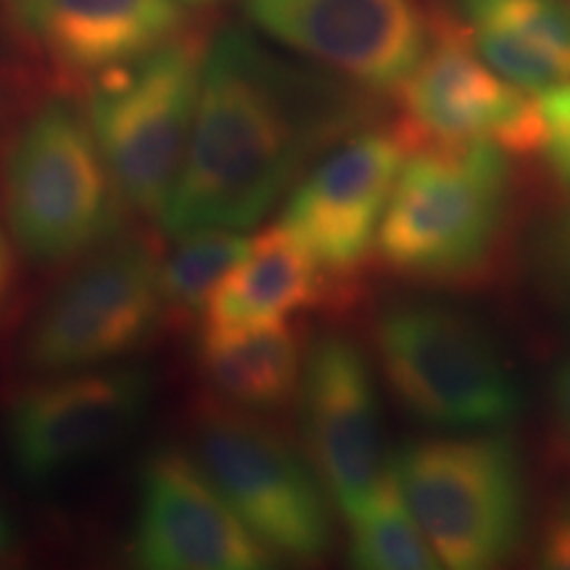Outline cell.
I'll return each mask as SVG.
<instances>
[{"mask_svg":"<svg viewBox=\"0 0 570 570\" xmlns=\"http://www.w3.org/2000/svg\"><path fill=\"white\" fill-rule=\"evenodd\" d=\"M370 117L360 88L294 67L227 27L206 48L194 130L159 214L164 230L244 233Z\"/></svg>","mask_w":570,"mask_h":570,"instance_id":"cell-1","label":"cell"},{"mask_svg":"<svg viewBox=\"0 0 570 570\" xmlns=\"http://www.w3.org/2000/svg\"><path fill=\"white\" fill-rule=\"evenodd\" d=\"M512 164L491 142L417 146L399 169L375 252L391 275L468 288L494 273L512 219Z\"/></svg>","mask_w":570,"mask_h":570,"instance_id":"cell-2","label":"cell"},{"mask_svg":"<svg viewBox=\"0 0 570 570\" xmlns=\"http://www.w3.org/2000/svg\"><path fill=\"white\" fill-rule=\"evenodd\" d=\"M119 194L88 117L48 101L13 135L0 169V202L13 244L53 267L117 240Z\"/></svg>","mask_w":570,"mask_h":570,"instance_id":"cell-3","label":"cell"},{"mask_svg":"<svg viewBox=\"0 0 570 570\" xmlns=\"http://www.w3.org/2000/svg\"><path fill=\"white\" fill-rule=\"evenodd\" d=\"M375 356L402 407L449 431H499L523 410V389L494 333L436 298H399L373 327Z\"/></svg>","mask_w":570,"mask_h":570,"instance_id":"cell-4","label":"cell"},{"mask_svg":"<svg viewBox=\"0 0 570 570\" xmlns=\"http://www.w3.org/2000/svg\"><path fill=\"white\" fill-rule=\"evenodd\" d=\"M391 473L441 566L497 568L523 541L525 470L510 439L462 431L410 441Z\"/></svg>","mask_w":570,"mask_h":570,"instance_id":"cell-5","label":"cell"},{"mask_svg":"<svg viewBox=\"0 0 570 570\" xmlns=\"http://www.w3.org/2000/svg\"><path fill=\"white\" fill-rule=\"evenodd\" d=\"M206 48L180 32L92 80L88 122L114 183L135 212L159 217L194 130Z\"/></svg>","mask_w":570,"mask_h":570,"instance_id":"cell-6","label":"cell"},{"mask_svg":"<svg viewBox=\"0 0 570 570\" xmlns=\"http://www.w3.org/2000/svg\"><path fill=\"white\" fill-rule=\"evenodd\" d=\"M194 458L273 558L312 562L333 541V497L309 454L256 412L209 402L194 423Z\"/></svg>","mask_w":570,"mask_h":570,"instance_id":"cell-7","label":"cell"},{"mask_svg":"<svg viewBox=\"0 0 570 570\" xmlns=\"http://www.w3.org/2000/svg\"><path fill=\"white\" fill-rule=\"evenodd\" d=\"M164 312L159 262L140 240L90 254L40 306L21 341L35 377L106 367L151 338Z\"/></svg>","mask_w":570,"mask_h":570,"instance_id":"cell-8","label":"cell"},{"mask_svg":"<svg viewBox=\"0 0 570 570\" xmlns=\"http://www.w3.org/2000/svg\"><path fill=\"white\" fill-rule=\"evenodd\" d=\"M151 402L154 375L140 365L38 377L6 410V458L21 481L48 487L122 446Z\"/></svg>","mask_w":570,"mask_h":570,"instance_id":"cell-9","label":"cell"},{"mask_svg":"<svg viewBox=\"0 0 570 570\" xmlns=\"http://www.w3.org/2000/svg\"><path fill=\"white\" fill-rule=\"evenodd\" d=\"M396 92L399 132L410 146L491 142L518 156L539 151V101L481 59L454 13H431L425 51Z\"/></svg>","mask_w":570,"mask_h":570,"instance_id":"cell-10","label":"cell"},{"mask_svg":"<svg viewBox=\"0 0 570 570\" xmlns=\"http://www.w3.org/2000/svg\"><path fill=\"white\" fill-rule=\"evenodd\" d=\"M246 17L320 69L365 92L402 88L431 38L420 0H246Z\"/></svg>","mask_w":570,"mask_h":570,"instance_id":"cell-11","label":"cell"},{"mask_svg":"<svg viewBox=\"0 0 570 570\" xmlns=\"http://www.w3.org/2000/svg\"><path fill=\"white\" fill-rule=\"evenodd\" d=\"M410 142L399 130H365L331 148L294 185L281 225L333 283H348L377 244Z\"/></svg>","mask_w":570,"mask_h":570,"instance_id":"cell-12","label":"cell"},{"mask_svg":"<svg viewBox=\"0 0 570 570\" xmlns=\"http://www.w3.org/2000/svg\"><path fill=\"white\" fill-rule=\"evenodd\" d=\"M298 417L304 452L348 520L365 508L391 465L373 370L352 338L325 333L306 346Z\"/></svg>","mask_w":570,"mask_h":570,"instance_id":"cell-13","label":"cell"},{"mask_svg":"<svg viewBox=\"0 0 570 570\" xmlns=\"http://www.w3.org/2000/svg\"><path fill=\"white\" fill-rule=\"evenodd\" d=\"M130 554L148 570H259L275 560L194 454L169 446L138 473Z\"/></svg>","mask_w":570,"mask_h":570,"instance_id":"cell-14","label":"cell"},{"mask_svg":"<svg viewBox=\"0 0 570 570\" xmlns=\"http://www.w3.org/2000/svg\"><path fill=\"white\" fill-rule=\"evenodd\" d=\"M24 48L67 77H96L138 61L180 35L177 0H3Z\"/></svg>","mask_w":570,"mask_h":570,"instance_id":"cell-15","label":"cell"},{"mask_svg":"<svg viewBox=\"0 0 570 570\" xmlns=\"http://www.w3.org/2000/svg\"><path fill=\"white\" fill-rule=\"evenodd\" d=\"M454 19L481 59L529 96L570 82V0H454Z\"/></svg>","mask_w":570,"mask_h":570,"instance_id":"cell-16","label":"cell"},{"mask_svg":"<svg viewBox=\"0 0 570 570\" xmlns=\"http://www.w3.org/2000/svg\"><path fill=\"white\" fill-rule=\"evenodd\" d=\"M331 285V277L288 227L275 225L254 238L246 259L209 296L204 306L206 325H283L298 312L323 304Z\"/></svg>","mask_w":570,"mask_h":570,"instance_id":"cell-17","label":"cell"},{"mask_svg":"<svg viewBox=\"0 0 570 570\" xmlns=\"http://www.w3.org/2000/svg\"><path fill=\"white\" fill-rule=\"evenodd\" d=\"M196 356L204 381L225 404L265 415L298 396L306 348L302 333L288 323L204 325Z\"/></svg>","mask_w":570,"mask_h":570,"instance_id":"cell-18","label":"cell"},{"mask_svg":"<svg viewBox=\"0 0 570 570\" xmlns=\"http://www.w3.org/2000/svg\"><path fill=\"white\" fill-rule=\"evenodd\" d=\"M348 560L365 570H431L441 562L389 473L360 512L348 518Z\"/></svg>","mask_w":570,"mask_h":570,"instance_id":"cell-19","label":"cell"},{"mask_svg":"<svg viewBox=\"0 0 570 570\" xmlns=\"http://www.w3.org/2000/svg\"><path fill=\"white\" fill-rule=\"evenodd\" d=\"M180 238V246L159 262L164 309L177 317L204 315L209 296L246 259L254 238L240 230H202Z\"/></svg>","mask_w":570,"mask_h":570,"instance_id":"cell-20","label":"cell"},{"mask_svg":"<svg viewBox=\"0 0 570 570\" xmlns=\"http://www.w3.org/2000/svg\"><path fill=\"white\" fill-rule=\"evenodd\" d=\"M525 262L533 291L570 327V198L552 204L533 223Z\"/></svg>","mask_w":570,"mask_h":570,"instance_id":"cell-21","label":"cell"},{"mask_svg":"<svg viewBox=\"0 0 570 570\" xmlns=\"http://www.w3.org/2000/svg\"><path fill=\"white\" fill-rule=\"evenodd\" d=\"M539 151L550 175L570 190V82L541 92Z\"/></svg>","mask_w":570,"mask_h":570,"instance_id":"cell-22","label":"cell"},{"mask_svg":"<svg viewBox=\"0 0 570 570\" xmlns=\"http://www.w3.org/2000/svg\"><path fill=\"white\" fill-rule=\"evenodd\" d=\"M537 562L550 570H570V489L554 497L541 518Z\"/></svg>","mask_w":570,"mask_h":570,"instance_id":"cell-23","label":"cell"},{"mask_svg":"<svg viewBox=\"0 0 570 570\" xmlns=\"http://www.w3.org/2000/svg\"><path fill=\"white\" fill-rule=\"evenodd\" d=\"M547 415H550L552 439L570 460V356L552 370L547 386Z\"/></svg>","mask_w":570,"mask_h":570,"instance_id":"cell-24","label":"cell"},{"mask_svg":"<svg viewBox=\"0 0 570 570\" xmlns=\"http://www.w3.org/2000/svg\"><path fill=\"white\" fill-rule=\"evenodd\" d=\"M11 281H13V256H11L9 238H6V233L0 230V312H3L6 298H9Z\"/></svg>","mask_w":570,"mask_h":570,"instance_id":"cell-25","label":"cell"},{"mask_svg":"<svg viewBox=\"0 0 570 570\" xmlns=\"http://www.w3.org/2000/svg\"><path fill=\"white\" fill-rule=\"evenodd\" d=\"M13 541H17V533H13V523L9 518V512L0 508V560L11 552Z\"/></svg>","mask_w":570,"mask_h":570,"instance_id":"cell-26","label":"cell"},{"mask_svg":"<svg viewBox=\"0 0 570 570\" xmlns=\"http://www.w3.org/2000/svg\"><path fill=\"white\" fill-rule=\"evenodd\" d=\"M188 3H206V0H188Z\"/></svg>","mask_w":570,"mask_h":570,"instance_id":"cell-27","label":"cell"}]
</instances>
